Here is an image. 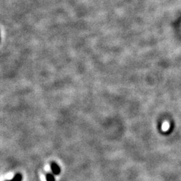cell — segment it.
<instances>
[{"instance_id":"6da1fadb","label":"cell","mask_w":181,"mask_h":181,"mask_svg":"<svg viewBox=\"0 0 181 181\" xmlns=\"http://www.w3.org/2000/svg\"><path fill=\"white\" fill-rule=\"evenodd\" d=\"M51 170H52V173L54 175H59L61 173V168L55 162H52V164H51Z\"/></svg>"},{"instance_id":"7a4b0ae2","label":"cell","mask_w":181,"mask_h":181,"mask_svg":"<svg viewBox=\"0 0 181 181\" xmlns=\"http://www.w3.org/2000/svg\"><path fill=\"white\" fill-rule=\"evenodd\" d=\"M22 175L21 174L18 173L14 176V177L12 180H7V181H22Z\"/></svg>"},{"instance_id":"3957f363","label":"cell","mask_w":181,"mask_h":181,"mask_svg":"<svg viewBox=\"0 0 181 181\" xmlns=\"http://www.w3.org/2000/svg\"><path fill=\"white\" fill-rule=\"evenodd\" d=\"M54 174L48 173L46 176V178L47 181H55V178L54 176Z\"/></svg>"}]
</instances>
